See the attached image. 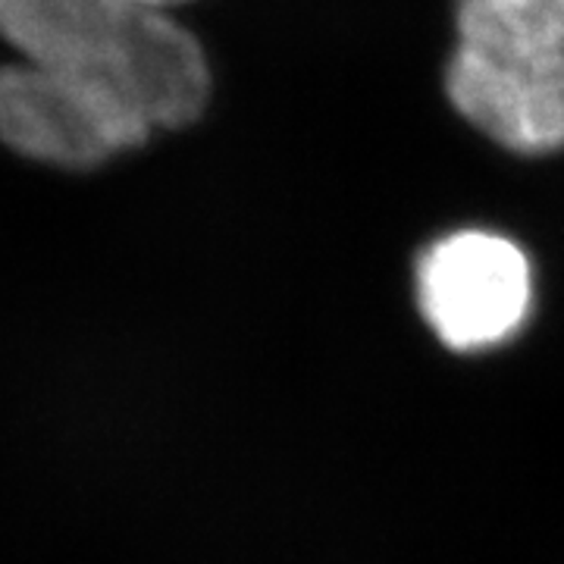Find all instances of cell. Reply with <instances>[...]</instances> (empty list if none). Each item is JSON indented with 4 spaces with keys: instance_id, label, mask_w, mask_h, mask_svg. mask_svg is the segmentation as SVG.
<instances>
[{
    "instance_id": "cell-1",
    "label": "cell",
    "mask_w": 564,
    "mask_h": 564,
    "mask_svg": "<svg viewBox=\"0 0 564 564\" xmlns=\"http://www.w3.org/2000/svg\"><path fill=\"white\" fill-rule=\"evenodd\" d=\"M0 39L22 61L107 85L154 132L195 122L210 98L198 39L129 0H0Z\"/></svg>"
},
{
    "instance_id": "cell-2",
    "label": "cell",
    "mask_w": 564,
    "mask_h": 564,
    "mask_svg": "<svg viewBox=\"0 0 564 564\" xmlns=\"http://www.w3.org/2000/svg\"><path fill=\"white\" fill-rule=\"evenodd\" d=\"M154 135L107 85L41 63L0 66V141L29 161L88 170Z\"/></svg>"
},
{
    "instance_id": "cell-3",
    "label": "cell",
    "mask_w": 564,
    "mask_h": 564,
    "mask_svg": "<svg viewBox=\"0 0 564 564\" xmlns=\"http://www.w3.org/2000/svg\"><path fill=\"white\" fill-rule=\"evenodd\" d=\"M417 304L440 343L486 351L508 343L530 317L533 270L511 239L462 229L421 254Z\"/></svg>"
},
{
    "instance_id": "cell-4",
    "label": "cell",
    "mask_w": 564,
    "mask_h": 564,
    "mask_svg": "<svg viewBox=\"0 0 564 564\" xmlns=\"http://www.w3.org/2000/svg\"><path fill=\"white\" fill-rule=\"evenodd\" d=\"M445 88L464 120L508 151L564 148V54L492 57L458 47Z\"/></svg>"
},
{
    "instance_id": "cell-5",
    "label": "cell",
    "mask_w": 564,
    "mask_h": 564,
    "mask_svg": "<svg viewBox=\"0 0 564 564\" xmlns=\"http://www.w3.org/2000/svg\"><path fill=\"white\" fill-rule=\"evenodd\" d=\"M458 47L492 57L564 54V0H458Z\"/></svg>"
},
{
    "instance_id": "cell-6",
    "label": "cell",
    "mask_w": 564,
    "mask_h": 564,
    "mask_svg": "<svg viewBox=\"0 0 564 564\" xmlns=\"http://www.w3.org/2000/svg\"><path fill=\"white\" fill-rule=\"evenodd\" d=\"M129 3H139V7H151V10H163L170 3H182V0H129Z\"/></svg>"
}]
</instances>
